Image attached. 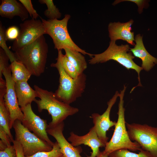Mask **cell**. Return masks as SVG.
I'll use <instances>...</instances> for the list:
<instances>
[{
    "label": "cell",
    "mask_w": 157,
    "mask_h": 157,
    "mask_svg": "<svg viewBox=\"0 0 157 157\" xmlns=\"http://www.w3.org/2000/svg\"><path fill=\"white\" fill-rule=\"evenodd\" d=\"M48 46L44 35L14 53L17 61L22 64L33 75L39 76L44 71Z\"/></svg>",
    "instance_id": "obj_1"
},
{
    "label": "cell",
    "mask_w": 157,
    "mask_h": 157,
    "mask_svg": "<svg viewBox=\"0 0 157 157\" xmlns=\"http://www.w3.org/2000/svg\"><path fill=\"white\" fill-rule=\"evenodd\" d=\"M62 50H58L56 62L50 66L56 68L58 72L59 85L55 92L59 99L70 104L81 97L84 92L86 84V76L83 73L76 78L69 76L65 71L62 65Z\"/></svg>",
    "instance_id": "obj_2"
},
{
    "label": "cell",
    "mask_w": 157,
    "mask_h": 157,
    "mask_svg": "<svg viewBox=\"0 0 157 157\" xmlns=\"http://www.w3.org/2000/svg\"><path fill=\"white\" fill-rule=\"evenodd\" d=\"M33 87L38 97L40 98L34 101L37 104L38 112L46 110L51 116L52 120L48 126L58 124L63 122L68 117L78 112V108L71 106L57 98L55 92L43 89L36 85Z\"/></svg>",
    "instance_id": "obj_3"
},
{
    "label": "cell",
    "mask_w": 157,
    "mask_h": 157,
    "mask_svg": "<svg viewBox=\"0 0 157 157\" xmlns=\"http://www.w3.org/2000/svg\"><path fill=\"white\" fill-rule=\"evenodd\" d=\"M126 89V87L124 85L119 94L117 120L112 138L106 144L103 151L108 155L112 152L121 149H126L132 151H140L142 149L137 142H132L130 139L126 129L123 99Z\"/></svg>",
    "instance_id": "obj_4"
},
{
    "label": "cell",
    "mask_w": 157,
    "mask_h": 157,
    "mask_svg": "<svg viewBox=\"0 0 157 157\" xmlns=\"http://www.w3.org/2000/svg\"><path fill=\"white\" fill-rule=\"evenodd\" d=\"M130 47L128 44L118 45L115 42L110 41L108 47L104 52L99 54H92L91 59L89 60V63L94 65L104 63L110 60H115L128 70H135L138 73L139 83L133 88V90L138 86H142L140 83V74L143 69L133 61L135 57L130 51Z\"/></svg>",
    "instance_id": "obj_5"
},
{
    "label": "cell",
    "mask_w": 157,
    "mask_h": 157,
    "mask_svg": "<svg viewBox=\"0 0 157 157\" xmlns=\"http://www.w3.org/2000/svg\"><path fill=\"white\" fill-rule=\"evenodd\" d=\"M70 15L66 14L61 20L56 19L45 20L40 17L46 29V34L51 38L55 49L58 51L69 48L77 51L82 54L91 57V54L82 49L73 41L69 34L67 24Z\"/></svg>",
    "instance_id": "obj_6"
},
{
    "label": "cell",
    "mask_w": 157,
    "mask_h": 157,
    "mask_svg": "<svg viewBox=\"0 0 157 157\" xmlns=\"http://www.w3.org/2000/svg\"><path fill=\"white\" fill-rule=\"evenodd\" d=\"M130 139L137 142L142 149L153 157H157V127L147 124L126 123Z\"/></svg>",
    "instance_id": "obj_7"
},
{
    "label": "cell",
    "mask_w": 157,
    "mask_h": 157,
    "mask_svg": "<svg viewBox=\"0 0 157 157\" xmlns=\"http://www.w3.org/2000/svg\"><path fill=\"white\" fill-rule=\"evenodd\" d=\"M13 127L15 132V140L21 145L25 156H31L37 152L49 151L52 149L51 145L32 133L17 120Z\"/></svg>",
    "instance_id": "obj_8"
},
{
    "label": "cell",
    "mask_w": 157,
    "mask_h": 157,
    "mask_svg": "<svg viewBox=\"0 0 157 157\" xmlns=\"http://www.w3.org/2000/svg\"><path fill=\"white\" fill-rule=\"evenodd\" d=\"M20 29L18 38L11 47L15 51L31 43L42 35L46 34L42 21L32 19L24 21L19 24Z\"/></svg>",
    "instance_id": "obj_9"
},
{
    "label": "cell",
    "mask_w": 157,
    "mask_h": 157,
    "mask_svg": "<svg viewBox=\"0 0 157 157\" xmlns=\"http://www.w3.org/2000/svg\"><path fill=\"white\" fill-rule=\"evenodd\" d=\"M3 75L6 82V91L4 96L5 104L10 115V128L13 127L17 120L22 122L24 114L19 105L15 89V82L12 78L10 65L0 72V75Z\"/></svg>",
    "instance_id": "obj_10"
},
{
    "label": "cell",
    "mask_w": 157,
    "mask_h": 157,
    "mask_svg": "<svg viewBox=\"0 0 157 157\" xmlns=\"http://www.w3.org/2000/svg\"><path fill=\"white\" fill-rule=\"evenodd\" d=\"M24 114L21 122L22 125L38 138L47 142L52 147L54 143L49 138L47 129L48 124L46 120L41 118L33 112L31 104L20 108Z\"/></svg>",
    "instance_id": "obj_11"
},
{
    "label": "cell",
    "mask_w": 157,
    "mask_h": 157,
    "mask_svg": "<svg viewBox=\"0 0 157 157\" xmlns=\"http://www.w3.org/2000/svg\"><path fill=\"white\" fill-rule=\"evenodd\" d=\"M119 93L116 92L112 97L107 102L108 107L106 111L102 115L97 113L92 114L90 117L92 119L94 124L93 126L99 138L105 145L108 142V138L106 132L109 129L115 126L116 122L110 119V113L111 108L116 102Z\"/></svg>",
    "instance_id": "obj_12"
},
{
    "label": "cell",
    "mask_w": 157,
    "mask_h": 157,
    "mask_svg": "<svg viewBox=\"0 0 157 157\" xmlns=\"http://www.w3.org/2000/svg\"><path fill=\"white\" fill-rule=\"evenodd\" d=\"M64 127V122L54 126L48 125L47 132L56 139L65 157H82L80 154L82 151L81 147L73 146L64 136L63 133Z\"/></svg>",
    "instance_id": "obj_13"
},
{
    "label": "cell",
    "mask_w": 157,
    "mask_h": 157,
    "mask_svg": "<svg viewBox=\"0 0 157 157\" xmlns=\"http://www.w3.org/2000/svg\"><path fill=\"white\" fill-rule=\"evenodd\" d=\"M67 140L74 147L82 144L90 147L92 152L90 155L87 157H96L101 152L99 148L105 147V145L99 138L93 126L90 129L88 133L82 136L78 135L71 132Z\"/></svg>",
    "instance_id": "obj_14"
},
{
    "label": "cell",
    "mask_w": 157,
    "mask_h": 157,
    "mask_svg": "<svg viewBox=\"0 0 157 157\" xmlns=\"http://www.w3.org/2000/svg\"><path fill=\"white\" fill-rule=\"evenodd\" d=\"M133 22V20L131 19L125 23H110L108 26V30L110 41L116 42L117 40H122L135 46L134 33L131 31V26Z\"/></svg>",
    "instance_id": "obj_15"
},
{
    "label": "cell",
    "mask_w": 157,
    "mask_h": 157,
    "mask_svg": "<svg viewBox=\"0 0 157 157\" xmlns=\"http://www.w3.org/2000/svg\"><path fill=\"white\" fill-rule=\"evenodd\" d=\"M0 5V15L3 17L12 19L19 17L24 21L28 17V13L23 4L16 0H1Z\"/></svg>",
    "instance_id": "obj_16"
},
{
    "label": "cell",
    "mask_w": 157,
    "mask_h": 157,
    "mask_svg": "<svg viewBox=\"0 0 157 157\" xmlns=\"http://www.w3.org/2000/svg\"><path fill=\"white\" fill-rule=\"evenodd\" d=\"M135 40L136 44L133 48L130 49V51L135 57L141 60L143 69L149 71L157 64V59L150 55L146 49L143 42L142 36L140 34L135 36Z\"/></svg>",
    "instance_id": "obj_17"
},
{
    "label": "cell",
    "mask_w": 157,
    "mask_h": 157,
    "mask_svg": "<svg viewBox=\"0 0 157 157\" xmlns=\"http://www.w3.org/2000/svg\"><path fill=\"white\" fill-rule=\"evenodd\" d=\"M15 89L18 103L20 108L31 104L38 97L37 93L28 84L27 81H20L15 83Z\"/></svg>",
    "instance_id": "obj_18"
},
{
    "label": "cell",
    "mask_w": 157,
    "mask_h": 157,
    "mask_svg": "<svg viewBox=\"0 0 157 157\" xmlns=\"http://www.w3.org/2000/svg\"><path fill=\"white\" fill-rule=\"evenodd\" d=\"M6 91V85H0V126L4 129L13 142L14 140L10 131V113L4 99Z\"/></svg>",
    "instance_id": "obj_19"
},
{
    "label": "cell",
    "mask_w": 157,
    "mask_h": 157,
    "mask_svg": "<svg viewBox=\"0 0 157 157\" xmlns=\"http://www.w3.org/2000/svg\"><path fill=\"white\" fill-rule=\"evenodd\" d=\"M12 77L15 83L20 81H27L32 75L24 65L17 60L10 65Z\"/></svg>",
    "instance_id": "obj_20"
},
{
    "label": "cell",
    "mask_w": 157,
    "mask_h": 157,
    "mask_svg": "<svg viewBox=\"0 0 157 157\" xmlns=\"http://www.w3.org/2000/svg\"><path fill=\"white\" fill-rule=\"evenodd\" d=\"M65 55L73 65L78 74H80L87 67V64L84 56L80 52L69 48L64 49Z\"/></svg>",
    "instance_id": "obj_21"
},
{
    "label": "cell",
    "mask_w": 157,
    "mask_h": 157,
    "mask_svg": "<svg viewBox=\"0 0 157 157\" xmlns=\"http://www.w3.org/2000/svg\"><path fill=\"white\" fill-rule=\"evenodd\" d=\"M41 4H46L47 9L44 12V15L50 20L58 19L60 18L61 14L59 10L54 5L52 0H39Z\"/></svg>",
    "instance_id": "obj_22"
},
{
    "label": "cell",
    "mask_w": 157,
    "mask_h": 157,
    "mask_svg": "<svg viewBox=\"0 0 157 157\" xmlns=\"http://www.w3.org/2000/svg\"><path fill=\"white\" fill-rule=\"evenodd\" d=\"M109 157H153L148 151L141 150L138 153L132 152L126 149L115 151L109 155Z\"/></svg>",
    "instance_id": "obj_23"
},
{
    "label": "cell",
    "mask_w": 157,
    "mask_h": 157,
    "mask_svg": "<svg viewBox=\"0 0 157 157\" xmlns=\"http://www.w3.org/2000/svg\"><path fill=\"white\" fill-rule=\"evenodd\" d=\"M6 30L3 26L1 22H0V46L5 51L11 63L17 60L14 53L10 51L8 47L6 42L8 40L6 35Z\"/></svg>",
    "instance_id": "obj_24"
},
{
    "label": "cell",
    "mask_w": 157,
    "mask_h": 157,
    "mask_svg": "<svg viewBox=\"0 0 157 157\" xmlns=\"http://www.w3.org/2000/svg\"><path fill=\"white\" fill-rule=\"evenodd\" d=\"M61 63L65 72L71 77L76 78L80 75L66 55H64L63 53L61 56Z\"/></svg>",
    "instance_id": "obj_25"
},
{
    "label": "cell",
    "mask_w": 157,
    "mask_h": 157,
    "mask_svg": "<svg viewBox=\"0 0 157 157\" xmlns=\"http://www.w3.org/2000/svg\"><path fill=\"white\" fill-rule=\"evenodd\" d=\"M62 156L63 154L56 141L54 143L52 149L50 151H39L31 156H25V157H61Z\"/></svg>",
    "instance_id": "obj_26"
},
{
    "label": "cell",
    "mask_w": 157,
    "mask_h": 157,
    "mask_svg": "<svg viewBox=\"0 0 157 157\" xmlns=\"http://www.w3.org/2000/svg\"><path fill=\"white\" fill-rule=\"evenodd\" d=\"M29 14L32 19H37L39 16L36 10L34 9L31 0H19Z\"/></svg>",
    "instance_id": "obj_27"
},
{
    "label": "cell",
    "mask_w": 157,
    "mask_h": 157,
    "mask_svg": "<svg viewBox=\"0 0 157 157\" xmlns=\"http://www.w3.org/2000/svg\"><path fill=\"white\" fill-rule=\"evenodd\" d=\"M124 1H130L135 3L138 6V11L140 14L142 13L144 8L148 6V1L144 0H117L115 1L113 5H115L119 3Z\"/></svg>",
    "instance_id": "obj_28"
},
{
    "label": "cell",
    "mask_w": 157,
    "mask_h": 157,
    "mask_svg": "<svg viewBox=\"0 0 157 157\" xmlns=\"http://www.w3.org/2000/svg\"><path fill=\"white\" fill-rule=\"evenodd\" d=\"M19 31L18 28L16 26L9 27L6 31V35L7 40L16 39L19 36Z\"/></svg>",
    "instance_id": "obj_29"
},
{
    "label": "cell",
    "mask_w": 157,
    "mask_h": 157,
    "mask_svg": "<svg viewBox=\"0 0 157 157\" xmlns=\"http://www.w3.org/2000/svg\"><path fill=\"white\" fill-rule=\"evenodd\" d=\"M0 157H16V152L13 145L0 150Z\"/></svg>",
    "instance_id": "obj_30"
},
{
    "label": "cell",
    "mask_w": 157,
    "mask_h": 157,
    "mask_svg": "<svg viewBox=\"0 0 157 157\" xmlns=\"http://www.w3.org/2000/svg\"><path fill=\"white\" fill-rule=\"evenodd\" d=\"M0 138L1 140L7 147L11 145V143L12 142L10 138L4 129L0 126Z\"/></svg>",
    "instance_id": "obj_31"
},
{
    "label": "cell",
    "mask_w": 157,
    "mask_h": 157,
    "mask_svg": "<svg viewBox=\"0 0 157 157\" xmlns=\"http://www.w3.org/2000/svg\"><path fill=\"white\" fill-rule=\"evenodd\" d=\"M13 143L16 151V157H25L20 144L15 140Z\"/></svg>",
    "instance_id": "obj_32"
},
{
    "label": "cell",
    "mask_w": 157,
    "mask_h": 157,
    "mask_svg": "<svg viewBox=\"0 0 157 157\" xmlns=\"http://www.w3.org/2000/svg\"><path fill=\"white\" fill-rule=\"evenodd\" d=\"M108 154L104 153L103 151L101 152L96 157H108Z\"/></svg>",
    "instance_id": "obj_33"
},
{
    "label": "cell",
    "mask_w": 157,
    "mask_h": 157,
    "mask_svg": "<svg viewBox=\"0 0 157 157\" xmlns=\"http://www.w3.org/2000/svg\"><path fill=\"white\" fill-rule=\"evenodd\" d=\"M61 157H65L63 155L62 156H61Z\"/></svg>",
    "instance_id": "obj_34"
},
{
    "label": "cell",
    "mask_w": 157,
    "mask_h": 157,
    "mask_svg": "<svg viewBox=\"0 0 157 157\" xmlns=\"http://www.w3.org/2000/svg\"><path fill=\"white\" fill-rule=\"evenodd\" d=\"M108 157H109V156H108Z\"/></svg>",
    "instance_id": "obj_35"
}]
</instances>
